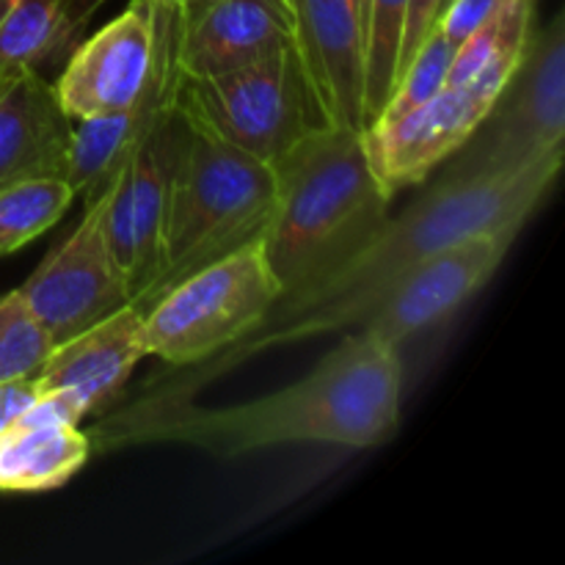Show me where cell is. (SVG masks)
Listing matches in <instances>:
<instances>
[{"label":"cell","instance_id":"cell-1","mask_svg":"<svg viewBox=\"0 0 565 565\" xmlns=\"http://www.w3.org/2000/svg\"><path fill=\"white\" fill-rule=\"evenodd\" d=\"M561 169L563 152H555L502 174H434V182H423V191L401 215L386 218L362 246L329 270L285 292L246 337L202 364L154 373L136 397L185 401L268 348L359 329L392 281L428 254L486 232L522 235L524 224L550 196Z\"/></svg>","mask_w":565,"mask_h":565},{"label":"cell","instance_id":"cell-2","mask_svg":"<svg viewBox=\"0 0 565 565\" xmlns=\"http://www.w3.org/2000/svg\"><path fill=\"white\" fill-rule=\"evenodd\" d=\"M401 351L367 329L348 331L307 379L224 408L132 397L86 430L94 452L138 445H188L237 458L276 445H340L370 450L395 439L401 425Z\"/></svg>","mask_w":565,"mask_h":565},{"label":"cell","instance_id":"cell-3","mask_svg":"<svg viewBox=\"0 0 565 565\" xmlns=\"http://www.w3.org/2000/svg\"><path fill=\"white\" fill-rule=\"evenodd\" d=\"M274 177L263 246L281 296L340 263L390 218L392 193L375 174L364 132L315 127L276 160Z\"/></svg>","mask_w":565,"mask_h":565},{"label":"cell","instance_id":"cell-4","mask_svg":"<svg viewBox=\"0 0 565 565\" xmlns=\"http://www.w3.org/2000/svg\"><path fill=\"white\" fill-rule=\"evenodd\" d=\"M274 166L207 136L177 110L158 279L132 307L143 312L171 285L259 241L274 210Z\"/></svg>","mask_w":565,"mask_h":565},{"label":"cell","instance_id":"cell-5","mask_svg":"<svg viewBox=\"0 0 565 565\" xmlns=\"http://www.w3.org/2000/svg\"><path fill=\"white\" fill-rule=\"evenodd\" d=\"M279 298L259 237L154 298L141 312V345L169 367H193L263 323Z\"/></svg>","mask_w":565,"mask_h":565},{"label":"cell","instance_id":"cell-6","mask_svg":"<svg viewBox=\"0 0 565 565\" xmlns=\"http://www.w3.org/2000/svg\"><path fill=\"white\" fill-rule=\"evenodd\" d=\"M174 108L207 136L270 166L320 127L292 42L221 75H177Z\"/></svg>","mask_w":565,"mask_h":565},{"label":"cell","instance_id":"cell-7","mask_svg":"<svg viewBox=\"0 0 565 565\" xmlns=\"http://www.w3.org/2000/svg\"><path fill=\"white\" fill-rule=\"evenodd\" d=\"M565 152V14L533 25L519 66L472 136L436 169L486 177Z\"/></svg>","mask_w":565,"mask_h":565},{"label":"cell","instance_id":"cell-8","mask_svg":"<svg viewBox=\"0 0 565 565\" xmlns=\"http://www.w3.org/2000/svg\"><path fill=\"white\" fill-rule=\"evenodd\" d=\"M177 3L130 0L119 17L81 39L53 81L72 121L119 114L141 103L174 50Z\"/></svg>","mask_w":565,"mask_h":565},{"label":"cell","instance_id":"cell-9","mask_svg":"<svg viewBox=\"0 0 565 565\" xmlns=\"http://www.w3.org/2000/svg\"><path fill=\"white\" fill-rule=\"evenodd\" d=\"M108 193L83 207L75 232L39 263L25 285L17 287L53 345L72 340L130 303L105 230Z\"/></svg>","mask_w":565,"mask_h":565},{"label":"cell","instance_id":"cell-10","mask_svg":"<svg viewBox=\"0 0 565 565\" xmlns=\"http://www.w3.org/2000/svg\"><path fill=\"white\" fill-rule=\"evenodd\" d=\"M177 92V88H174ZM177 141L174 97L166 99L138 136L125 169L116 177L105 207L110 252L125 276L130 303H138L158 279L166 191Z\"/></svg>","mask_w":565,"mask_h":565},{"label":"cell","instance_id":"cell-11","mask_svg":"<svg viewBox=\"0 0 565 565\" xmlns=\"http://www.w3.org/2000/svg\"><path fill=\"white\" fill-rule=\"evenodd\" d=\"M513 243L516 237L486 232L428 254L392 281L359 329L373 331L386 345L401 351L403 342L434 329L489 285Z\"/></svg>","mask_w":565,"mask_h":565},{"label":"cell","instance_id":"cell-12","mask_svg":"<svg viewBox=\"0 0 565 565\" xmlns=\"http://www.w3.org/2000/svg\"><path fill=\"white\" fill-rule=\"evenodd\" d=\"M505 83L478 81L467 86H447L419 103L395 121H381L364 130L375 174L395 196L406 188H419L436 174L441 163L472 136L489 114L491 103Z\"/></svg>","mask_w":565,"mask_h":565},{"label":"cell","instance_id":"cell-13","mask_svg":"<svg viewBox=\"0 0 565 565\" xmlns=\"http://www.w3.org/2000/svg\"><path fill=\"white\" fill-rule=\"evenodd\" d=\"M292 47L323 127L364 132V25L356 0H287Z\"/></svg>","mask_w":565,"mask_h":565},{"label":"cell","instance_id":"cell-14","mask_svg":"<svg viewBox=\"0 0 565 565\" xmlns=\"http://www.w3.org/2000/svg\"><path fill=\"white\" fill-rule=\"evenodd\" d=\"M292 42L287 0H182L174 66L182 77H213Z\"/></svg>","mask_w":565,"mask_h":565},{"label":"cell","instance_id":"cell-15","mask_svg":"<svg viewBox=\"0 0 565 565\" xmlns=\"http://www.w3.org/2000/svg\"><path fill=\"white\" fill-rule=\"evenodd\" d=\"M143 356L141 309L127 303L92 329L55 345L33 379L39 395L61 392L88 419L119 401Z\"/></svg>","mask_w":565,"mask_h":565},{"label":"cell","instance_id":"cell-16","mask_svg":"<svg viewBox=\"0 0 565 565\" xmlns=\"http://www.w3.org/2000/svg\"><path fill=\"white\" fill-rule=\"evenodd\" d=\"M72 119L53 81L33 70L0 72V191L22 180L64 177Z\"/></svg>","mask_w":565,"mask_h":565},{"label":"cell","instance_id":"cell-17","mask_svg":"<svg viewBox=\"0 0 565 565\" xmlns=\"http://www.w3.org/2000/svg\"><path fill=\"white\" fill-rule=\"evenodd\" d=\"M92 458L75 403L50 392L0 428V491H53L70 483Z\"/></svg>","mask_w":565,"mask_h":565},{"label":"cell","instance_id":"cell-18","mask_svg":"<svg viewBox=\"0 0 565 565\" xmlns=\"http://www.w3.org/2000/svg\"><path fill=\"white\" fill-rule=\"evenodd\" d=\"M177 28V25H174ZM177 88V66L174 50L169 61L160 66L152 86L143 94L141 103L132 108L119 110V114L94 116V119L72 121V141H70V169H66V182L75 191V199H83V207L103 199L114 188L116 177L125 169L132 147L143 127L149 125L154 110L174 97Z\"/></svg>","mask_w":565,"mask_h":565},{"label":"cell","instance_id":"cell-19","mask_svg":"<svg viewBox=\"0 0 565 565\" xmlns=\"http://www.w3.org/2000/svg\"><path fill=\"white\" fill-rule=\"evenodd\" d=\"M103 6L105 0H0V72H58Z\"/></svg>","mask_w":565,"mask_h":565},{"label":"cell","instance_id":"cell-20","mask_svg":"<svg viewBox=\"0 0 565 565\" xmlns=\"http://www.w3.org/2000/svg\"><path fill=\"white\" fill-rule=\"evenodd\" d=\"M533 25V3L500 0L494 14L456 47L450 72H447V86H467L478 81L508 83L522 61Z\"/></svg>","mask_w":565,"mask_h":565},{"label":"cell","instance_id":"cell-21","mask_svg":"<svg viewBox=\"0 0 565 565\" xmlns=\"http://www.w3.org/2000/svg\"><path fill=\"white\" fill-rule=\"evenodd\" d=\"M408 0H362L364 25V130L379 121L397 81Z\"/></svg>","mask_w":565,"mask_h":565},{"label":"cell","instance_id":"cell-22","mask_svg":"<svg viewBox=\"0 0 565 565\" xmlns=\"http://www.w3.org/2000/svg\"><path fill=\"white\" fill-rule=\"evenodd\" d=\"M75 191L64 177L22 180L0 191V257L36 241L39 235L58 224Z\"/></svg>","mask_w":565,"mask_h":565},{"label":"cell","instance_id":"cell-23","mask_svg":"<svg viewBox=\"0 0 565 565\" xmlns=\"http://www.w3.org/2000/svg\"><path fill=\"white\" fill-rule=\"evenodd\" d=\"M53 340L17 290L0 296V381L39 373Z\"/></svg>","mask_w":565,"mask_h":565},{"label":"cell","instance_id":"cell-24","mask_svg":"<svg viewBox=\"0 0 565 565\" xmlns=\"http://www.w3.org/2000/svg\"><path fill=\"white\" fill-rule=\"evenodd\" d=\"M452 55H456V44H452L439 28H434V31L428 33V39L419 44L412 64L403 70L401 77H397L390 103H386L384 114L379 116L375 125L401 119L403 114H408V110L417 108L419 103H425V99L434 97L436 92H441L447 83V72H450Z\"/></svg>","mask_w":565,"mask_h":565},{"label":"cell","instance_id":"cell-25","mask_svg":"<svg viewBox=\"0 0 565 565\" xmlns=\"http://www.w3.org/2000/svg\"><path fill=\"white\" fill-rule=\"evenodd\" d=\"M500 6V0H447L439 11V20L434 28H439L452 44H461L463 39L472 36Z\"/></svg>","mask_w":565,"mask_h":565},{"label":"cell","instance_id":"cell-26","mask_svg":"<svg viewBox=\"0 0 565 565\" xmlns=\"http://www.w3.org/2000/svg\"><path fill=\"white\" fill-rule=\"evenodd\" d=\"M439 11H441V0H408L406 25H403V42H401V58H397V77H401L403 70L412 64L419 44H423L425 39H428V33L434 31L436 20H439Z\"/></svg>","mask_w":565,"mask_h":565},{"label":"cell","instance_id":"cell-27","mask_svg":"<svg viewBox=\"0 0 565 565\" xmlns=\"http://www.w3.org/2000/svg\"><path fill=\"white\" fill-rule=\"evenodd\" d=\"M39 397L42 395H39V386L33 375L0 381V428L14 423V419L20 417L22 412H28Z\"/></svg>","mask_w":565,"mask_h":565},{"label":"cell","instance_id":"cell-28","mask_svg":"<svg viewBox=\"0 0 565 565\" xmlns=\"http://www.w3.org/2000/svg\"><path fill=\"white\" fill-rule=\"evenodd\" d=\"M356 3H359V14H362V0H356Z\"/></svg>","mask_w":565,"mask_h":565},{"label":"cell","instance_id":"cell-29","mask_svg":"<svg viewBox=\"0 0 565 565\" xmlns=\"http://www.w3.org/2000/svg\"><path fill=\"white\" fill-rule=\"evenodd\" d=\"M527 3H533V6H539V0H527Z\"/></svg>","mask_w":565,"mask_h":565},{"label":"cell","instance_id":"cell-30","mask_svg":"<svg viewBox=\"0 0 565 565\" xmlns=\"http://www.w3.org/2000/svg\"><path fill=\"white\" fill-rule=\"evenodd\" d=\"M166 3H180V0H166Z\"/></svg>","mask_w":565,"mask_h":565},{"label":"cell","instance_id":"cell-31","mask_svg":"<svg viewBox=\"0 0 565 565\" xmlns=\"http://www.w3.org/2000/svg\"><path fill=\"white\" fill-rule=\"evenodd\" d=\"M447 3V0H441V6H445Z\"/></svg>","mask_w":565,"mask_h":565},{"label":"cell","instance_id":"cell-32","mask_svg":"<svg viewBox=\"0 0 565 565\" xmlns=\"http://www.w3.org/2000/svg\"><path fill=\"white\" fill-rule=\"evenodd\" d=\"M180 3H182V0H180Z\"/></svg>","mask_w":565,"mask_h":565}]
</instances>
